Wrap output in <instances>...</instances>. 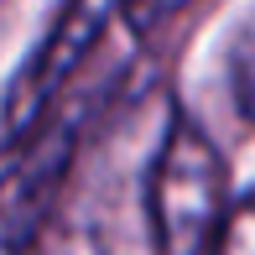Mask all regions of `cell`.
<instances>
[{"label": "cell", "mask_w": 255, "mask_h": 255, "mask_svg": "<svg viewBox=\"0 0 255 255\" xmlns=\"http://www.w3.org/2000/svg\"><path fill=\"white\" fill-rule=\"evenodd\" d=\"M229 208V167L188 115L167 125L146 177V224L156 255H203Z\"/></svg>", "instance_id": "obj_1"}, {"label": "cell", "mask_w": 255, "mask_h": 255, "mask_svg": "<svg viewBox=\"0 0 255 255\" xmlns=\"http://www.w3.org/2000/svg\"><path fill=\"white\" fill-rule=\"evenodd\" d=\"M115 10H120V0H63L57 5L37 52L16 68V78L0 94V151H16L31 135H42V125H52L63 89L78 78V68L99 47Z\"/></svg>", "instance_id": "obj_2"}, {"label": "cell", "mask_w": 255, "mask_h": 255, "mask_svg": "<svg viewBox=\"0 0 255 255\" xmlns=\"http://www.w3.org/2000/svg\"><path fill=\"white\" fill-rule=\"evenodd\" d=\"M78 120H52L21 146L16 167L0 172V255H31L42 229L52 224L57 193L73 172Z\"/></svg>", "instance_id": "obj_3"}, {"label": "cell", "mask_w": 255, "mask_h": 255, "mask_svg": "<svg viewBox=\"0 0 255 255\" xmlns=\"http://www.w3.org/2000/svg\"><path fill=\"white\" fill-rule=\"evenodd\" d=\"M224 84H229V104L245 125H255V10L245 21H235L224 47Z\"/></svg>", "instance_id": "obj_4"}, {"label": "cell", "mask_w": 255, "mask_h": 255, "mask_svg": "<svg viewBox=\"0 0 255 255\" xmlns=\"http://www.w3.org/2000/svg\"><path fill=\"white\" fill-rule=\"evenodd\" d=\"M208 255H255V193L224 208L214 240H208Z\"/></svg>", "instance_id": "obj_5"}, {"label": "cell", "mask_w": 255, "mask_h": 255, "mask_svg": "<svg viewBox=\"0 0 255 255\" xmlns=\"http://www.w3.org/2000/svg\"><path fill=\"white\" fill-rule=\"evenodd\" d=\"M193 0H120V10H125V21H130L135 31H151L161 26V21H172L177 10H188Z\"/></svg>", "instance_id": "obj_6"}]
</instances>
